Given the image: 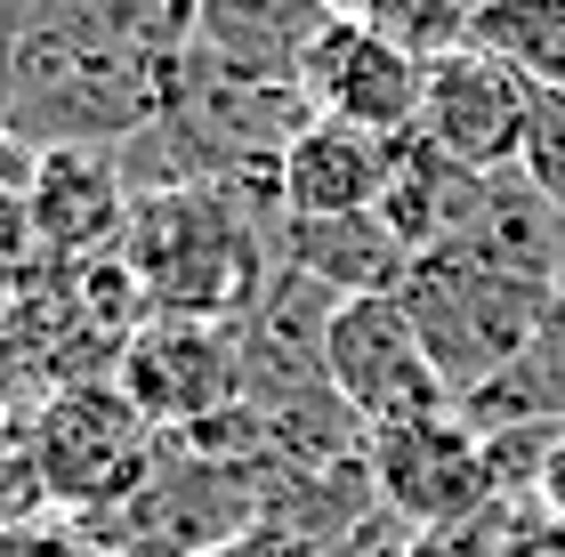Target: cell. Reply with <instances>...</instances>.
Here are the masks:
<instances>
[{
	"instance_id": "cell-1",
	"label": "cell",
	"mask_w": 565,
	"mask_h": 557,
	"mask_svg": "<svg viewBox=\"0 0 565 557\" xmlns=\"http://www.w3.org/2000/svg\"><path fill=\"white\" fill-rule=\"evenodd\" d=\"M202 0H24L0 24V130L24 146H130L194 57Z\"/></svg>"
},
{
	"instance_id": "cell-2",
	"label": "cell",
	"mask_w": 565,
	"mask_h": 557,
	"mask_svg": "<svg viewBox=\"0 0 565 557\" xmlns=\"http://www.w3.org/2000/svg\"><path fill=\"white\" fill-rule=\"evenodd\" d=\"M282 186L275 179H186L130 202L121 267L153 315L243 323L282 267Z\"/></svg>"
},
{
	"instance_id": "cell-3",
	"label": "cell",
	"mask_w": 565,
	"mask_h": 557,
	"mask_svg": "<svg viewBox=\"0 0 565 557\" xmlns=\"http://www.w3.org/2000/svg\"><path fill=\"white\" fill-rule=\"evenodd\" d=\"M404 315H413V332L428 347L436 379L460 396H477L493 372H509L525 356V340L550 323L557 291L550 283H525V275H501L469 259V250H428V259H413V275H404Z\"/></svg>"
},
{
	"instance_id": "cell-4",
	"label": "cell",
	"mask_w": 565,
	"mask_h": 557,
	"mask_svg": "<svg viewBox=\"0 0 565 557\" xmlns=\"http://www.w3.org/2000/svg\"><path fill=\"white\" fill-rule=\"evenodd\" d=\"M33 452H41V485H49V510L65 517H114L146 493L153 461H162V428H153L114 379H82V388L33 404Z\"/></svg>"
},
{
	"instance_id": "cell-5",
	"label": "cell",
	"mask_w": 565,
	"mask_h": 557,
	"mask_svg": "<svg viewBox=\"0 0 565 557\" xmlns=\"http://www.w3.org/2000/svg\"><path fill=\"white\" fill-rule=\"evenodd\" d=\"M114 388L162 437H194V428L243 413V332L194 315H146L114 364Z\"/></svg>"
},
{
	"instance_id": "cell-6",
	"label": "cell",
	"mask_w": 565,
	"mask_h": 557,
	"mask_svg": "<svg viewBox=\"0 0 565 557\" xmlns=\"http://www.w3.org/2000/svg\"><path fill=\"white\" fill-rule=\"evenodd\" d=\"M323 379H331V396L364 420V437L452 404V388L436 379V364H428V347H420V332H413V315H404L396 291L340 299V308H331V323H323Z\"/></svg>"
},
{
	"instance_id": "cell-7",
	"label": "cell",
	"mask_w": 565,
	"mask_h": 557,
	"mask_svg": "<svg viewBox=\"0 0 565 557\" xmlns=\"http://www.w3.org/2000/svg\"><path fill=\"white\" fill-rule=\"evenodd\" d=\"M364 461H372V485H380V510L396 525H460L477 510H493V452L469 420L452 413H420V420H396V428H372L364 437Z\"/></svg>"
},
{
	"instance_id": "cell-8",
	"label": "cell",
	"mask_w": 565,
	"mask_h": 557,
	"mask_svg": "<svg viewBox=\"0 0 565 557\" xmlns=\"http://www.w3.org/2000/svg\"><path fill=\"white\" fill-rule=\"evenodd\" d=\"M525 121H533V82L518 65H501L493 49H452L428 65L420 97V146H436L460 170H518L525 154Z\"/></svg>"
},
{
	"instance_id": "cell-9",
	"label": "cell",
	"mask_w": 565,
	"mask_h": 557,
	"mask_svg": "<svg viewBox=\"0 0 565 557\" xmlns=\"http://www.w3.org/2000/svg\"><path fill=\"white\" fill-rule=\"evenodd\" d=\"M299 97L331 121H355V130L380 138H420V97H428V65L404 57L396 41H380L372 24L331 17L316 49L299 65Z\"/></svg>"
},
{
	"instance_id": "cell-10",
	"label": "cell",
	"mask_w": 565,
	"mask_h": 557,
	"mask_svg": "<svg viewBox=\"0 0 565 557\" xmlns=\"http://www.w3.org/2000/svg\"><path fill=\"white\" fill-rule=\"evenodd\" d=\"M130 179H121L114 146H41L33 179H24V226H33V259H106L121 250L130 226Z\"/></svg>"
},
{
	"instance_id": "cell-11",
	"label": "cell",
	"mask_w": 565,
	"mask_h": 557,
	"mask_svg": "<svg viewBox=\"0 0 565 557\" xmlns=\"http://www.w3.org/2000/svg\"><path fill=\"white\" fill-rule=\"evenodd\" d=\"M404 146L413 138H380V130H355V121H331L316 114L307 130L291 138L275 186H282V211L291 218H348V211H380L404 170Z\"/></svg>"
},
{
	"instance_id": "cell-12",
	"label": "cell",
	"mask_w": 565,
	"mask_h": 557,
	"mask_svg": "<svg viewBox=\"0 0 565 557\" xmlns=\"http://www.w3.org/2000/svg\"><path fill=\"white\" fill-rule=\"evenodd\" d=\"M331 24L323 0H202L194 9V57H211L250 82H299L307 49Z\"/></svg>"
},
{
	"instance_id": "cell-13",
	"label": "cell",
	"mask_w": 565,
	"mask_h": 557,
	"mask_svg": "<svg viewBox=\"0 0 565 557\" xmlns=\"http://www.w3.org/2000/svg\"><path fill=\"white\" fill-rule=\"evenodd\" d=\"M282 267H299L307 283H323L331 299H380V291H404V275H413V243H404L380 211L282 218Z\"/></svg>"
},
{
	"instance_id": "cell-14",
	"label": "cell",
	"mask_w": 565,
	"mask_h": 557,
	"mask_svg": "<svg viewBox=\"0 0 565 557\" xmlns=\"http://www.w3.org/2000/svg\"><path fill=\"white\" fill-rule=\"evenodd\" d=\"M452 413L469 420L477 437H493V428H533V420H565V291H557L550 323L525 340V356L509 372H493L477 396H460Z\"/></svg>"
},
{
	"instance_id": "cell-15",
	"label": "cell",
	"mask_w": 565,
	"mask_h": 557,
	"mask_svg": "<svg viewBox=\"0 0 565 557\" xmlns=\"http://www.w3.org/2000/svg\"><path fill=\"white\" fill-rule=\"evenodd\" d=\"M477 49L518 65L533 89L565 97V0H493V9H477Z\"/></svg>"
},
{
	"instance_id": "cell-16",
	"label": "cell",
	"mask_w": 565,
	"mask_h": 557,
	"mask_svg": "<svg viewBox=\"0 0 565 557\" xmlns=\"http://www.w3.org/2000/svg\"><path fill=\"white\" fill-rule=\"evenodd\" d=\"M355 24H372L380 41H396L404 57H452V49H469L477 41V9L469 0H364V17Z\"/></svg>"
},
{
	"instance_id": "cell-17",
	"label": "cell",
	"mask_w": 565,
	"mask_h": 557,
	"mask_svg": "<svg viewBox=\"0 0 565 557\" xmlns=\"http://www.w3.org/2000/svg\"><path fill=\"white\" fill-rule=\"evenodd\" d=\"M49 510V485H41V452H33V420L17 404H0V534L24 517Z\"/></svg>"
},
{
	"instance_id": "cell-18",
	"label": "cell",
	"mask_w": 565,
	"mask_h": 557,
	"mask_svg": "<svg viewBox=\"0 0 565 557\" xmlns=\"http://www.w3.org/2000/svg\"><path fill=\"white\" fill-rule=\"evenodd\" d=\"M24 179H33V146L0 130V291L33 267V226H24Z\"/></svg>"
},
{
	"instance_id": "cell-19",
	"label": "cell",
	"mask_w": 565,
	"mask_h": 557,
	"mask_svg": "<svg viewBox=\"0 0 565 557\" xmlns=\"http://www.w3.org/2000/svg\"><path fill=\"white\" fill-rule=\"evenodd\" d=\"M518 170H525V186L565 218V97H557V89H533V121H525Z\"/></svg>"
},
{
	"instance_id": "cell-20",
	"label": "cell",
	"mask_w": 565,
	"mask_h": 557,
	"mask_svg": "<svg viewBox=\"0 0 565 557\" xmlns=\"http://www.w3.org/2000/svg\"><path fill=\"white\" fill-rule=\"evenodd\" d=\"M509 542V501H493V510L460 517V525H428V534L404 542V557H501Z\"/></svg>"
},
{
	"instance_id": "cell-21",
	"label": "cell",
	"mask_w": 565,
	"mask_h": 557,
	"mask_svg": "<svg viewBox=\"0 0 565 557\" xmlns=\"http://www.w3.org/2000/svg\"><path fill=\"white\" fill-rule=\"evenodd\" d=\"M0 557H106L97 549V534L82 517H65V510H41V517H24L0 534Z\"/></svg>"
},
{
	"instance_id": "cell-22",
	"label": "cell",
	"mask_w": 565,
	"mask_h": 557,
	"mask_svg": "<svg viewBox=\"0 0 565 557\" xmlns=\"http://www.w3.org/2000/svg\"><path fill=\"white\" fill-rule=\"evenodd\" d=\"M501 557H565V517L550 510V501H509Z\"/></svg>"
},
{
	"instance_id": "cell-23",
	"label": "cell",
	"mask_w": 565,
	"mask_h": 557,
	"mask_svg": "<svg viewBox=\"0 0 565 557\" xmlns=\"http://www.w3.org/2000/svg\"><path fill=\"white\" fill-rule=\"evenodd\" d=\"M533 501H550V510L565 517V437H557V452H550V469H542V493Z\"/></svg>"
},
{
	"instance_id": "cell-24",
	"label": "cell",
	"mask_w": 565,
	"mask_h": 557,
	"mask_svg": "<svg viewBox=\"0 0 565 557\" xmlns=\"http://www.w3.org/2000/svg\"><path fill=\"white\" fill-rule=\"evenodd\" d=\"M323 9H331V17H364V0H323Z\"/></svg>"
},
{
	"instance_id": "cell-25",
	"label": "cell",
	"mask_w": 565,
	"mask_h": 557,
	"mask_svg": "<svg viewBox=\"0 0 565 557\" xmlns=\"http://www.w3.org/2000/svg\"><path fill=\"white\" fill-rule=\"evenodd\" d=\"M211 557H250V549H243V542H235V549H211Z\"/></svg>"
},
{
	"instance_id": "cell-26",
	"label": "cell",
	"mask_w": 565,
	"mask_h": 557,
	"mask_svg": "<svg viewBox=\"0 0 565 557\" xmlns=\"http://www.w3.org/2000/svg\"><path fill=\"white\" fill-rule=\"evenodd\" d=\"M106 557H114V549H106Z\"/></svg>"
}]
</instances>
